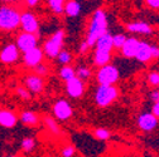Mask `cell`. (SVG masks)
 Segmentation results:
<instances>
[{
  "label": "cell",
  "instance_id": "obj_1",
  "mask_svg": "<svg viewBox=\"0 0 159 157\" xmlns=\"http://www.w3.org/2000/svg\"><path fill=\"white\" fill-rule=\"evenodd\" d=\"M106 32H107V15L104 9H97L91 16V20L87 28L86 39H85L87 44L90 45V48L93 47L97 39Z\"/></svg>",
  "mask_w": 159,
  "mask_h": 157
},
{
  "label": "cell",
  "instance_id": "obj_2",
  "mask_svg": "<svg viewBox=\"0 0 159 157\" xmlns=\"http://www.w3.org/2000/svg\"><path fill=\"white\" fill-rule=\"evenodd\" d=\"M20 11L13 5L0 6V32H14L20 27Z\"/></svg>",
  "mask_w": 159,
  "mask_h": 157
},
{
  "label": "cell",
  "instance_id": "obj_3",
  "mask_svg": "<svg viewBox=\"0 0 159 157\" xmlns=\"http://www.w3.org/2000/svg\"><path fill=\"white\" fill-rule=\"evenodd\" d=\"M119 95V89L115 87V84H98L96 92H95V103L101 107H109L112 104Z\"/></svg>",
  "mask_w": 159,
  "mask_h": 157
},
{
  "label": "cell",
  "instance_id": "obj_4",
  "mask_svg": "<svg viewBox=\"0 0 159 157\" xmlns=\"http://www.w3.org/2000/svg\"><path fill=\"white\" fill-rule=\"evenodd\" d=\"M65 35H66V33L63 29H58L46 40V43L43 45V52H44V55H47L49 59L57 58L58 53L63 49Z\"/></svg>",
  "mask_w": 159,
  "mask_h": 157
},
{
  "label": "cell",
  "instance_id": "obj_5",
  "mask_svg": "<svg viewBox=\"0 0 159 157\" xmlns=\"http://www.w3.org/2000/svg\"><path fill=\"white\" fill-rule=\"evenodd\" d=\"M119 78H120L119 69L110 63L98 67L96 73V81L98 84H115Z\"/></svg>",
  "mask_w": 159,
  "mask_h": 157
},
{
  "label": "cell",
  "instance_id": "obj_6",
  "mask_svg": "<svg viewBox=\"0 0 159 157\" xmlns=\"http://www.w3.org/2000/svg\"><path fill=\"white\" fill-rule=\"evenodd\" d=\"M38 39H39V34H34V33H28V32H22L16 36V47L20 52H27L34 47L38 45Z\"/></svg>",
  "mask_w": 159,
  "mask_h": 157
},
{
  "label": "cell",
  "instance_id": "obj_7",
  "mask_svg": "<svg viewBox=\"0 0 159 157\" xmlns=\"http://www.w3.org/2000/svg\"><path fill=\"white\" fill-rule=\"evenodd\" d=\"M20 27L23 32L39 34V22L38 18L32 11H24L20 14Z\"/></svg>",
  "mask_w": 159,
  "mask_h": 157
},
{
  "label": "cell",
  "instance_id": "obj_8",
  "mask_svg": "<svg viewBox=\"0 0 159 157\" xmlns=\"http://www.w3.org/2000/svg\"><path fill=\"white\" fill-rule=\"evenodd\" d=\"M43 58H44L43 49L34 47V48L23 53V63L28 68H34L35 66H38L39 63L43 62Z\"/></svg>",
  "mask_w": 159,
  "mask_h": 157
},
{
  "label": "cell",
  "instance_id": "obj_9",
  "mask_svg": "<svg viewBox=\"0 0 159 157\" xmlns=\"http://www.w3.org/2000/svg\"><path fill=\"white\" fill-rule=\"evenodd\" d=\"M53 114L58 121H67L73 114L72 106L66 100H58L53 104Z\"/></svg>",
  "mask_w": 159,
  "mask_h": 157
},
{
  "label": "cell",
  "instance_id": "obj_10",
  "mask_svg": "<svg viewBox=\"0 0 159 157\" xmlns=\"http://www.w3.org/2000/svg\"><path fill=\"white\" fill-rule=\"evenodd\" d=\"M20 50L18 49L16 44H7L0 50V62L4 64H14L19 61Z\"/></svg>",
  "mask_w": 159,
  "mask_h": 157
},
{
  "label": "cell",
  "instance_id": "obj_11",
  "mask_svg": "<svg viewBox=\"0 0 159 157\" xmlns=\"http://www.w3.org/2000/svg\"><path fill=\"white\" fill-rule=\"evenodd\" d=\"M66 92L71 98H81L85 93V81L78 77H73L66 82Z\"/></svg>",
  "mask_w": 159,
  "mask_h": 157
},
{
  "label": "cell",
  "instance_id": "obj_12",
  "mask_svg": "<svg viewBox=\"0 0 159 157\" xmlns=\"http://www.w3.org/2000/svg\"><path fill=\"white\" fill-rule=\"evenodd\" d=\"M24 82H25V87L29 89L32 94H41L44 91V79L43 77L38 75L37 73L27 75Z\"/></svg>",
  "mask_w": 159,
  "mask_h": 157
},
{
  "label": "cell",
  "instance_id": "obj_13",
  "mask_svg": "<svg viewBox=\"0 0 159 157\" xmlns=\"http://www.w3.org/2000/svg\"><path fill=\"white\" fill-rule=\"evenodd\" d=\"M158 126V118L153 113H142L138 117V127L144 132H150Z\"/></svg>",
  "mask_w": 159,
  "mask_h": 157
},
{
  "label": "cell",
  "instance_id": "obj_14",
  "mask_svg": "<svg viewBox=\"0 0 159 157\" xmlns=\"http://www.w3.org/2000/svg\"><path fill=\"white\" fill-rule=\"evenodd\" d=\"M18 122V116L9 109L0 108V126L4 128H13Z\"/></svg>",
  "mask_w": 159,
  "mask_h": 157
},
{
  "label": "cell",
  "instance_id": "obj_15",
  "mask_svg": "<svg viewBox=\"0 0 159 157\" xmlns=\"http://www.w3.org/2000/svg\"><path fill=\"white\" fill-rule=\"evenodd\" d=\"M139 43H140V40H138L136 38H133V36H131V38H126L125 43H124L123 47L120 48L121 54H123L125 58H134L135 54H136Z\"/></svg>",
  "mask_w": 159,
  "mask_h": 157
},
{
  "label": "cell",
  "instance_id": "obj_16",
  "mask_svg": "<svg viewBox=\"0 0 159 157\" xmlns=\"http://www.w3.org/2000/svg\"><path fill=\"white\" fill-rule=\"evenodd\" d=\"M134 58L140 63H148L152 59V45L147 42H140Z\"/></svg>",
  "mask_w": 159,
  "mask_h": 157
},
{
  "label": "cell",
  "instance_id": "obj_17",
  "mask_svg": "<svg viewBox=\"0 0 159 157\" xmlns=\"http://www.w3.org/2000/svg\"><path fill=\"white\" fill-rule=\"evenodd\" d=\"M128 32L134 34H140V35H150L153 33L152 27L145 22H134L126 25Z\"/></svg>",
  "mask_w": 159,
  "mask_h": 157
},
{
  "label": "cell",
  "instance_id": "obj_18",
  "mask_svg": "<svg viewBox=\"0 0 159 157\" xmlns=\"http://www.w3.org/2000/svg\"><path fill=\"white\" fill-rule=\"evenodd\" d=\"M96 49H101V50H107V52H112L114 49V43H112V35L106 32L104 33L100 38L96 40L95 43Z\"/></svg>",
  "mask_w": 159,
  "mask_h": 157
},
{
  "label": "cell",
  "instance_id": "obj_19",
  "mask_svg": "<svg viewBox=\"0 0 159 157\" xmlns=\"http://www.w3.org/2000/svg\"><path fill=\"white\" fill-rule=\"evenodd\" d=\"M111 58H112L111 52L101 50V49H96V50H95V54H93V64H95L96 67L105 66V64L110 63Z\"/></svg>",
  "mask_w": 159,
  "mask_h": 157
},
{
  "label": "cell",
  "instance_id": "obj_20",
  "mask_svg": "<svg viewBox=\"0 0 159 157\" xmlns=\"http://www.w3.org/2000/svg\"><path fill=\"white\" fill-rule=\"evenodd\" d=\"M68 18H77L81 14V4L77 0H67L65 3V11Z\"/></svg>",
  "mask_w": 159,
  "mask_h": 157
},
{
  "label": "cell",
  "instance_id": "obj_21",
  "mask_svg": "<svg viewBox=\"0 0 159 157\" xmlns=\"http://www.w3.org/2000/svg\"><path fill=\"white\" fill-rule=\"evenodd\" d=\"M20 122L28 127H34L39 123V117L33 111H23L20 114Z\"/></svg>",
  "mask_w": 159,
  "mask_h": 157
},
{
  "label": "cell",
  "instance_id": "obj_22",
  "mask_svg": "<svg viewBox=\"0 0 159 157\" xmlns=\"http://www.w3.org/2000/svg\"><path fill=\"white\" fill-rule=\"evenodd\" d=\"M43 123H44V126L47 127V129H48L52 134L61 136L62 131H61V128H59L57 121H54V118H52V117H49V116H44V117H43Z\"/></svg>",
  "mask_w": 159,
  "mask_h": 157
},
{
  "label": "cell",
  "instance_id": "obj_23",
  "mask_svg": "<svg viewBox=\"0 0 159 157\" xmlns=\"http://www.w3.org/2000/svg\"><path fill=\"white\" fill-rule=\"evenodd\" d=\"M47 3H48V6L53 14H56V15L63 14L66 0H47Z\"/></svg>",
  "mask_w": 159,
  "mask_h": 157
},
{
  "label": "cell",
  "instance_id": "obj_24",
  "mask_svg": "<svg viewBox=\"0 0 159 157\" xmlns=\"http://www.w3.org/2000/svg\"><path fill=\"white\" fill-rule=\"evenodd\" d=\"M73 77H76V69L73 67H71L70 64H65L61 68V70H59V78H61L62 81H65V82L70 81L71 78H73Z\"/></svg>",
  "mask_w": 159,
  "mask_h": 157
},
{
  "label": "cell",
  "instance_id": "obj_25",
  "mask_svg": "<svg viewBox=\"0 0 159 157\" xmlns=\"http://www.w3.org/2000/svg\"><path fill=\"white\" fill-rule=\"evenodd\" d=\"M72 59H73L72 53H70L68 50H65V49H62L61 52L58 53V55H57V61H58V63H59V64H62V66H65V64H70V63L72 62Z\"/></svg>",
  "mask_w": 159,
  "mask_h": 157
},
{
  "label": "cell",
  "instance_id": "obj_26",
  "mask_svg": "<svg viewBox=\"0 0 159 157\" xmlns=\"http://www.w3.org/2000/svg\"><path fill=\"white\" fill-rule=\"evenodd\" d=\"M76 77H78L80 79H82V81H87L91 77V69L86 66H80L76 69Z\"/></svg>",
  "mask_w": 159,
  "mask_h": 157
},
{
  "label": "cell",
  "instance_id": "obj_27",
  "mask_svg": "<svg viewBox=\"0 0 159 157\" xmlns=\"http://www.w3.org/2000/svg\"><path fill=\"white\" fill-rule=\"evenodd\" d=\"M35 148V140L33 137H25V138L22 141V150L27 153L32 152Z\"/></svg>",
  "mask_w": 159,
  "mask_h": 157
},
{
  "label": "cell",
  "instance_id": "obj_28",
  "mask_svg": "<svg viewBox=\"0 0 159 157\" xmlns=\"http://www.w3.org/2000/svg\"><path fill=\"white\" fill-rule=\"evenodd\" d=\"M93 136L98 141H107L111 134H110V131L106 128H96L93 131Z\"/></svg>",
  "mask_w": 159,
  "mask_h": 157
},
{
  "label": "cell",
  "instance_id": "obj_29",
  "mask_svg": "<svg viewBox=\"0 0 159 157\" xmlns=\"http://www.w3.org/2000/svg\"><path fill=\"white\" fill-rule=\"evenodd\" d=\"M126 35L125 34H115L112 35V43H114V48L115 49H120L123 47V44L126 40Z\"/></svg>",
  "mask_w": 159,
  "mask_h": 157
},
{
  "label": "cell",
  "instance_id": "obj_30",
  "mask_svg": "<svg viewBox=\"0 0 159 157\" xmlns=\"http://www.w3.org/2000/svg\"><path fill=\"white\" fill-rule=\"evenodd\" d=\"M15 92L19 97H20V100H23V101H29L32 98V93L29 92V89L27 87H16Z\"/></svg>",
  "mask_w": 159,
  "mask_h": 157
},
{
  "label": "cell",
  "instance_id": "obj_31",
  "mask_svg": "<svg viewBox=\"0 0 159 157\" xmlns=\"http://www.w3.org/2000/svg\"><path fill=\"white\" fill-rule=\"evenodd\" d=\"M33 69H34V73H37L38 75H41V77H46V75L48 74V72H49L48 66H46L43 62L39 63L38 66H35Z\"/></svg>",
  "mask_w": 159,
  "mask_h": 157
},
{
  "label": "cell",
  "instance_id": "obj_32",
  "mask_svg": "<svg viewBox=\"0 0 159 157\" xmlns=\"http://www.w3.org/2000/svg\"><path fill=\"white\" fill-rule=\"evenodd\" d=\"M148 83L154 87H159V73L158 72H150L148 74Z\"/></svg>",
  "mask_w": 159,
  "mask_h": 157
},
{
  "label": "cell",
  "instance_id": "obj_33",
  "mask_svg": "<svg viewBox=\"0 0 159 157\" xmlns=\"http://www.w3.org/2000/svg\"><path fill=\"white\" fill-rule=\"evenodd\" d=\"M61 155L63 157H73L76 155V148L72 146V145H68V146H65L62 150H61Z\"/></svg>",
  "mask_w": 159,
  "mask_h": 157
},
{
  "label": "cell",
  "instance_id": "obj_34",
  "mask_svg": "<svg viewBox=\"0 0 159 157\" xmlns=\"http://www.w3.org/2000/svg\"><path fill=\"white\" fill-rule=\"evenodd\" d=\"M89 49H90V45L87 44V42H86V40H84L81 44H80V47H78V52L81 53V54H85Z\"/></svg>",
  "mask_w": 159,
  "mask_h": 157
},
{
  "label": "cell",
  "instance_id": "obj_35",
  "mask_svg": "<svg viewBox=\"0 0 159 157\" xmlns=\"http://www.w3.org/2000/svg\"><path fill=\"white\" fill-rule=\"evenodd\" d=\"M145 3L152 9H159V0H145Z\"/></svg>",
  "mask_w": 159,
  "mask_h": 157
},
{
  "label": "cell",
  "instance_id": "obj_36",
  "mask_svg": "<svg viewBox=\"0 0 159 157\" xmlns=\"http://www.w3.org/2000/svg\"><path fill=\"white\" fill-rule=\"evenodd\" d=\"M152 113L159 120V101H158V102H154V104H153V107H152Z\"/></svg>",
  "mask_w": 159,
  "mask_h": 157
},
{
  "label": "cell",
  "instance_id": "obj_37",
  "mask_svg": "<svg viewBox=\"0 0 159 157\" xmlns=\"http://www.w3.org/2000/svg\"><path fill=\"white\" fill-rule=\"evenodd\" d=\"M150 100L153 102H158L159 101V89H155L150 93Z\"/></svg>",
  "mask_w": 159,
  "mask_h": 157
},
{
  "label": "cell",
  "instance_id": "obj_38",
  "mask_svg": "<svg viewBox=\"0 0 159 157\" xmlns=\"http://www.w3.org/2000/svg\"><path fill=\"white\" fill-rule=\"evenodd\" d=\"M152 58H154V59L159 58V47L152 45Z\"/></svg>",
  "mask_w": 159,
  "mask_h": 157
},
{
  "label": "cell",
  "instance_id": "obj_39",
  "mask_svg": "<svg viewBox=\"0 0 159 157\" xmlns=\"http://www.w3.org/2000/svg\"><path fill=\"white\" fill-rule=\"evenodd\" d=\"M24 3L27 4V6H29V8H34V6L38 5L39 0H24Z\"/></svg>",
  "mask_w": 159,
  "mask_h": 157
},
{
  "label": "cell",
  "instance_id": "obj_40",
  "mask_svg": "<svg viewBox=\"0 0 159 157\" xmlns=\"http://www.w3.org/2000/svg\"><path fill=\"white\" fill-rule=\"evenodd\" d=\"M2 2H4V3H10V4H13V3H18L19 2V0H2Z\"/></svg>",
  "mask_w": 159,
  "mask_h": 157
}]
</instances>
